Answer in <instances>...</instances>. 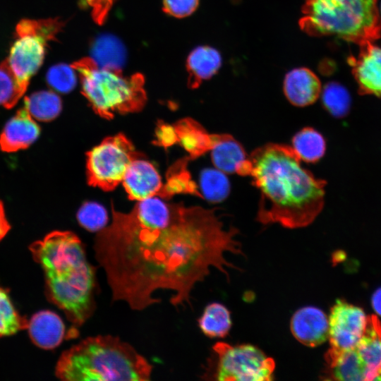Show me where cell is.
I'll return each instance as SVG.
<instances>
[{
	"mask_svg": "<svg viewBox=\"0 0 381 381\" xmlns=\"http://www.w3.org/2000/svg\"><path fill=\"white\" fill-rule=\"evenodd\" d=\"M112 222L95 236V258L105 271L112 299L142 310L174 291L170 303L189 302L194 286L210 268L228 277L226 253L242 255L234 227L225 229L214 210L167 205L152 196L128 213L112 209Z\"/></svg>",
	"mask_w": 381,
	"mask_h": 381,
	"instance_id": "1",
	"label": "cell"
},
{
	"mask_svg": "<svg viewBox=\"0 0 381 381\" xmlns=\"http://www.w3.org/2000/svg\"><path fill=\"white\" fill-rule=\"evenodd\" d=\"M248 157L250 176L260 191L257 221L289 229L310 224L324 207L326 181L303 168L289 145L267 143Z\"/></svg>",
	"mask_w": 381,
	"mask_h": 381,
	"instance_id": "2",
	"label": "cell"
},
{
	"mask_svg": "<svg viewBox=\"0 0 381 381\" xmlns=\"http://www.w3.org/2000/svg\"><path fill=\"white\" fill-rule=\"evenodd\" d=\"M29 248L43 270L47 298L64 311L73 336L95 309V268L83 244L71 231H54Z\"/></svg>",
	"mask_w": 381,
	"mask_h": 381,
	"instance_id": "3",
	"label": "cell"
},
{
	"mask_svg": "<svg viewBox=\"0 0 381 381\" xmlns=\"http://www.w3.org/2000/svg\"><path fill=\"white\" fill-rule=\"evenodd\" d=\"M152 365L130 344L118 337H87L64 351L55 369L66 381L150 380Z\"/></svg>",
	"mask_w": 381,
	"mask_h": 381,
	"instance_id": "4",
	"label": "cell"
},
{
	"mask_svg": "<svg viewBox=\"0 0 381 381\" xmlns=\"http://www.w3.org/2000/svg\"><path fill=\"white\" fill-rule=\"evenodd\" d=\"M301 29L313 37L335 36L359 45L378 40L377 0H305Z\"/></svg>",
	"mask_w": 381,
	"mask_h": 381,
	"instance_id": "5",
	"label": "cell"
},
{
	"mask_svg": "<svg viewBox=\"0 0 381 381\" xmlns=\"http://www.w3.org/2000/svg\"><path fill=\"white\" fill-rule=\"evenodd\" d=\"M80 78L82 92L94 111L102 117L140 110L147 99L141 73L126 76L120 68L102 67L91 57L70 65Z\"/></svg>",
	"mask_w": 381,
	"mask_h": 381,
	"instance_id": "6",
	"label": "cell"
},
{
	"mask_svg": "<svg viewBox=\"0 0 381 381\" xmlns=\"http://www.w3.org/2000/svg\"><path fill=\"white\" fill-rule=\"evenodd\" d=\"M64 26L58 18L23 19L17 24L16 40L5 60L20 82L29 85L43 63L47 43L56 40Z\"/></svg>",
	"mask_w": 381,
	"mask_h": 381,
	"instance_id": "7",
	"label": "cell"
},
{
	"mask_svg": "<svg viewBox=\"0 0 381 381\" xmlns=\"http://www.w3.org/2000/svg\"><path fill=\"white\" fill-rule=\"evenodd\" d=\"M214 364L205 376L219 381H270L274 379L275 362L251 344L217 342L213 347Z\"/></svg>",
	"mask_w": 381,
	"mask_h": 381,
	"instance_id": "8",
	"label": "cell"
},
{
	"mask_svg": "<svg viewBox=\"0 0 381 381\" xmlns=\"http://www.w3.org/2000/svg\"><path fill=\"white\" fill-rule=\"evenodd\" d=\"M137 157L125 135L118 134L104 139L87 153L89 183L105 190L114 189L122 182L128 166Z\"/></svg>",
	"mask_w": 381,
	"mask_h": 381,
	"instance_id": "9",
	"label": "cell"
},
{
	"mask_svg": "<svg viewBox=\"0 0 381 381\" xmlns=\"http://www.w3.org/2000/svg\"><path fill=\"white\" fill-rule=\"evenodd\" d=\"M367 317L359 307L339 299L328 318L330 349L344 351L357 346L363 335Z\"/></svg>",
	"mask_w": 381,
	"mask_h": 381,
	"instance_id": "10",
	"label": "cell"
},
{
	"mask_svg": "<svg viewBox=\"0 0 381 381\" xmlns=\"http://www.w3.org/2000/svg\"><path fill=\"white\" fill-rule=\"evenodd\" d=\"M377 40L361 44L358 55L350 64L359 92L381 98V42Z\"/></svg>",
	"mask_w": 381,
	"mask_h": 381,
	"instance_id": "11",
	"label": "cell"
},
{
	"mask_svg": "<svg viewBox=\"0 0 381 381\" xmlns=\"http://www.w3.org/2000/svg\"><path fill=\"white\" fill-rule=\"evenodd\" d=\"M211 159L225 174L250 176L252 164L241 144L227 133L212 134Z\"/></svg>",
	"mask_w": 381,
	"mask_h": 381,
	"instance_id": "12",
	"label": "cell"
},
{
	"mask_svg": "<svg viewBox=\"0 0 381 381\" xmlns=\"http://www.w3.org/2000/svg\"><path fill=\"white\" fill-rule=\"evenodd\" d=\"M290 328L292 334L300 343L306 346L315 347L328 338V318L317 307H303L293 315Z\"/></svg>",
	"mask_w": 381,
	"mask_h": 381,
	"instance_id": "13",
	"label": "cell"
},
{
	"mask_svg": "<svg viewBox=\"0 0 381 381\" xmlns=\"http://www.w3.org/2000/svg\"><path fill=\"white\" fill-rule=\"evenodd\" d=\"M122 183L129 198L138 201L160 193L163 187L155 167L138 157L128 166Z\"/></svg>",
	"mask_w": 381,
	"mask_h": 381,
	"instance_id": "14",
	"label": "cell"
},
{
	"mask_svg": "<svg viewBox=\"0 0 381 381\" xmlns=\"http://www.w3.org/2000/svg\"><path fill=\"white\" fill-rule=\"evenodd\" d=\"M322 380H365L366 365L356 347L344 351L329 349L325 355Z\"/></svg>",
	"mask_w": 381,
	"mask_h": 381,
	"instance_id": "15",
	"label": "cell"
},
{
	"mask_svg": "<svg viewBox=\"0 0 381 381\" xmlns=\"http://www.w3.org/2000/svg\"><path fill=\"white\" fill-rule=\"evenodd\" d=\"M40 128L23 107L8 121L0 135V149L14 152L30 147L39 137Z\"/></svg>",
	"mask_w": 381,
	"mask_h": 381,
	"instance_id": "16",
	"label": "cell"
},
{
	"mask_svg": "<svg viewBox=\"0 0 381 381\" xmlns=\"http://www.w3.org/2000/svg\"><path fill=\"white\" fill-rule=\"evenodd\" d=\"M283 90L289 102L296 107L313 104L319 97L322 87L318 77L307 68H297L286 75Z\"/></svg>",
	"mask_w": 381,
	"mask_h": 381,
	"instance_id": "17",
	"label": "cell"
},
{
	"mask_svg": "<svg viewBox=\"0 0 381 381\" xmlns=\"http://www.w3.org/2000/svg\"><path fill=\"white\" fill-rule=\"evenodd\" d=\"M28 333L38 347L50 350L59 346L66 337V328L61 318L51 310H41L28 320Z\"/></svg>",
	"mask_w": 381,
	"mask_h": 381,
	"instance_id": "18",
	"label": "cell"
},
{
	"mask_svg": "<svg viewBox=\"0 0 381 381\" xmlns=\"http://www.w3.org/2000/svg\"><path fill=\"white\" fill-rule=\"evenodd\" d=\"M356 348L366 365L365 380H381V323L375 315L367 317Z\"/></svg>",
	"mask_w": 381,
	"mask_h": 381,
	"instance_id": "19",
	"label": "cell"
},
{
	"mask_svg": "<svg viewBox=\"0 0 381 381\" xmlns=\"http://www.w3.org/2000/svg\"><path fill=\"white\" fill-rule=\"evenodd\" d=\"M222 61L220 53L213 47L200 46L194 49L186 62L188 87L197 88L203 80L212 78L221 67Z\"/></svg>",
	"mask_w": 381,
	"mask_h": 381,
	"instance_id": "20",
	"label": "cell"
},
{
	"mask_svg": "<svg viewBox=\"0 0 381 381\" xmlns=\"http://www.w3.org/2000/svg\"><path fill=\"white\" fill-rule=\"evenodd\" d=\"M177 142L195 159L210 151L212 145V134L192 119L180 121L175 127Z\"/></svg>",
	"mask_w": 381,
	"mask_h": 381,
	"instance_id": "21",
	"label": "cell"
},
{
	"mask_svg": "<svg viewBox=\"0 0 381 381\" xmlns=\"http://www.w3.org/2000/svg\"><path fill=\"white\" fill-rule=\"evenodd\" d=\"M291 143V147L300 159L308 163L319 161L326 150L324 137L311 127L303 128L296 133Z\"/></svg>",
	"mask_w": 381,
	"mask_h": 381,
	"instance_id": "22",
	"label": "cell"
},
{
	"mask_svg": "<svg viewBox=\"0 0 381 381\" xmlns=\"http://www.w3.org/2000/svg\"><path fill=\"white\" fill-rule=\"evenodd\" d=\"M24 107L36 120L47 122L59 115L62 102L60 97L54 92L42 90L26 97L24 99Z\"/></svg>",
	"mask_w": 381,
	"mask_h": 381,
	"instance_id": "23",
	"label": "cell"
},
{
	"mask_svg": "<svg viewBox=\"0 0 381 381\" xmlns=\"http://www.w3.org/2000/svg\"><path fill=\"white\" fill-rule=\"evenodd\" d=\"M199 327L205 335L210 338L225 337L231 327L230 312L219 303H212L205 309L198 320Z\"/></svg>",
	"mask_w": 381,
	"mask_h": 381,
	"instance_id": "24",
	"label": "cell"
},
{
	"mask_svg": "<svg viewBox=\"0 0 381 381\" xmlns=\"http://www.w3.org/2000/svg\"><path fill=\"white\" fill-rule=\"evenodd\" d=\"M199 186L201 198L212 202L224 200L231 189L226 174L216 168H207L201 171Z\"/></svg>",
	"mask_w": 381,
	"mask_h": 381,
	"instance_id": "25",
	"label": "cell"
},
{
	"mask_svg": "<svg viewBox=\"0 0 381 381\" xmlns=\"http://www.w3.org/2000/svg\"><path fill=\"white\" fill-rule=\"evenodd\" d=\"M28 320L14 306L8 291L0 286V337L27 329Z\"/></svg>",
	"mask_w": 381,
	"mask_h": 381,
	"instance_id": "26",
	"label": "cell"
},
{
	"mask_svg": "<svg viewBox=\"0 0 381 381\" xmlns=\"http://www.w3.org/2000/svg\"><path fill=\"white\" fill-rule=\"evenodd\" d=\"M321 93L323 107L332 116L342 118L349 114L351 97L343 85L336 82L328 83Z\"/></svg>",
	"mask_w": 381,
	"mask_h": 381,
	"instance_id": "27",
	"label": "cell"
},
{
	"mask_svg": "<svg viewBox=\"0 0 381 381\" xmlns=\"http://www.w3.org/2000/svg\"><path fill=\"white\" fill-rule=\"evenodd\" d=\"M28 86L16 77L6 60L0 64V106L13 108L25 92Z\"/></svg>",
	"mask_w": 381,
	"mask_h": 381,
	"instance_id": "28",
	"label": "cell"
},
{
	"mask_svg": "<svg viewBox=\"0 0 381 381\" xmlns=\"http://www.w3.org/2000/svg\"><path fill=\"white\" fill-rule=\"evenodd\" d=\"M77 219L80 225L92 232L103 229L108 222L106 209L95 202H86L78 210Z\"/></svg>",
	"mask_w": 381,
	"mask_h": 381,
	"instance_id": "29",
	"label": "cell"
},
{
	"mask_svg": "<svg viewBox=\"0 0 381 381\" xmlns=\"http://www.w3.org/2000/svg\"><path fill=\"white\" fill-rule=\"evenodd\" d=\"M74 69L66 64H60L52 66L46 75L48 85L60 93H68L76 85Z\"/></svg>",
	"mask_w": 381,
	"mask_h": 381,
	"instance_id": "30",
	"label": "cell"
},
{
	"mask_svg": "<svg viewBox=\"0 0 381 381\" xmlns=\"http://www.w3.org/2000/svg\"><path fill=\"white\" fill-rule=\"evenodd\" d=\"M198 3L199 0H163V10L174 17L184 18L195 11Z\"/></svg>",
	"mask_w": 381,
	"mask_h": 381,
	"instance_id": "31",
	"label": "cell"
},
{
	"mask_svg": "<svg viewBox=\"0 0 381 381\" xmlns=\"http://www.w3.org/2000/svg\"><path fill=\"white\" fill-rule=\"evenodd\" d=\"M116 0H86L91 8V16L98 25H102Z\"/></svg>",
	"mask_w": 381,
	"mask_h": 381,
	"instance_id": "32",
	"label": "cell"
},
{
	"mask_svg": "<svg viewBox=\"0 0 381 381\" xmlns=\"http://www.w3.org/2000/svg\"><path fill=\"white\" fill-rule=\"evenodd\" d=\"M118 43L113 41V40H109L108 38L105 40L101 39L97 42V46H95V54L98 56L99 60L96 62L99 65L102 62H104L105 59L109 57H113L114 59L119 58L118 54ZM118 61V59H116Z\"/></svg>",
	"mask_w": 381,
	"mask_h": 381,
	"instance_id": "33",
	"label": "cell"
},
{
	"mask_svg": "<svg viewBox=\"0 0 381 381\" xmlns=\"http://www.w3.org/2000/svg\"><path fill=\"white\" fill-rule=\"evenodd\" d=\"M157 138L159 143L164 146L177 142L175 128L163 125L158 129Z\"/></svg>",
	"mask_w": 381,
	"mask_h": 381,
	"instance_id": "34",
	"label": "cell"
},
{
	"mask_svg": "<svg viewBox=\"0 0 381 381\" xmlns=\"http://www.w3.org/2000/svg\"><path fill=\"white\" fill-rule=\"evenodd\" d=\"M10 228V224L6 217L4 205L0 200V241L7 234Z\"/></svg>",
	"mask_w": 381,
	"mask_h": 381,
	"instance_id": "35",
	"label": "cell"
},
{
	"mask_svg": "<svg viewBox=\"0 0 381 381\" xmlns=\"http://www.w3.org/2000/svg\"><path fill=\"white\" fill-rule=\"evenodd\" d=\"M372 305L374 310L381 316V288L376 290L373 294Z\"/></svg>",
	"mask_w": 381,
	"mask_h": 381,
	"instance_id": "36",
	"label": "cell"
},
{
	"mask_svg": "<svg viewBox=\"0 0 381 381\" xmlns=\"http://www.w3.org/2000/svg\"><path fill=\"white\" fill-rule=\"evenodd\" d=\"M379 12H380V13H381V5H380V11H379Z\"/></svg>",
	"mask_w": 381,
	"mask_h": 381,
	"instance_id": "37",
	"label": "cell"
}]
</instances>
